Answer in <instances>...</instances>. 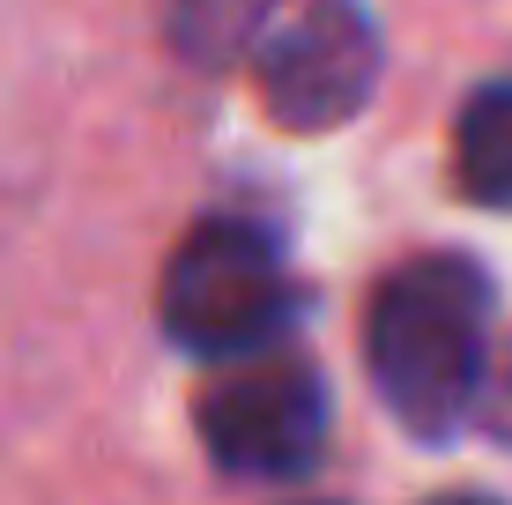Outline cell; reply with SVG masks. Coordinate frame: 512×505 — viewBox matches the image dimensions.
Wrapping results in <instances>:
<instances>
[{
    "instance_id": "5b68a950",
    "label": "cell",
    "mask_w": 512,
    "mask_h": 505,
    "mask_svg": "<svg viewBox=\"0 0 512 505\" xmlns=\"http://www.w3.org/2000/svg\"><path fill=\"white\" fill-rule=\"evenodd\" d=\"M453 179L468 201L512 216V82H490L468 97L461 127H453Z\"/></svg>"
},
{
    "instance_id": "52a82bcc",
    "label": "cell",
    "mask_w": 512,
    "mask_h": 505,
    "mask_svg": "<svg viewBox=\"0 0 512 505\" xmlns=\"http://www.w3.org/2000/svg\"><path fill=\"white\" fill-rule=\"evenodd\" d=\"M431 505H498V498H475V491H453V498H431Z\"/></svg>"
},
{
    "instance_id": "6da1fadb",
    "label": "cell",
    "mask_w": 512,
    "mask_h": 505,
    "mask_svg": "<svg viewBox=\"0 0 512 505\" xmlns=\"http://www.w3.org/2000/svg\"><path fill=\"white\" fill-rule=\"evenodd\" d=\"M483 327H490V283L468 253H423L372 290L364 364L409 439H453L475 416V387L490 364Z\"/></svg>"
},
{
    "instance_id": "3957f363",
    "label": "cell",
    "mask_w": 512,
    "mask_h": 505,
    "mask_svg": "<svg viewBox=\"0 0 512 505\" xmlns=\"http://www.w3.org/2000/svg\"><path fill=\"white\" fill-rule=\"evenodd\" d=\"M245 45L260 104L282 134H334L379 90V30L357 0H282Z\"/></svg>"
},
{
    "instance_id": "277c9868",
    "label": "cell",
    "mask_w": 512,
    "mask_h": 505,
    "mask_svg": "<svg viewBox=\"0 0 512 505\" xmlns=\"http://www.w3.org/2000/svg\"><path fill=\"white\" fill-rule=\"evenodd\" d=\"M327 394L320 372L297 357H238L201 387V446L231 476H297L320 454Z\"/></svg>"
},
{
    "instance_id": "8992f818",
    "label": "cell",
    "mask_w": 512,
    "mask_h": 505,
    "mask_svg": "<svg viewBox=\"0 0 512 505\" xmlns=\"http://www.w3.org/2000/svg\"><path fill=\"white\" fill-rule=\"evenodd\" d=\"M268 8L275 0H164V30L193 67H223L245 52V38Z\"/></svg>"
},
{
    "instance_id": "7a4b0ae2",
    "label": "cell",
    "mask_w": 512,
    "mask_h": 505,
    "mask_svg": "<svg viewBox=\"0 0 512 505\" xmlns=\"http://www.w3.org/2000/svg\"><path fill=\"white\" fill-rule=\"evenodd\" d=\"M164 335L193 357H253L290 327L297 290L290 268H282L275 238L253 231V223H201V231L179 238L164 268Z\"/></svg>"
}]
</instances>
